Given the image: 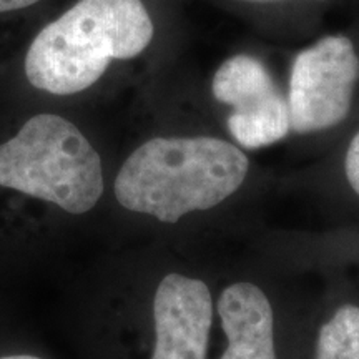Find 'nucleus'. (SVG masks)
Instances as JSON below:
<instances>
[{
	"label": "nucleus",
	"instance_id": "nucleus-8",
	"mask_svg": "<svg viewBox=\"0 0 359 359\" xmlns=\"http://www.w3.org/2000/svg\"><path fill=\"white\" fill-rule=\"evenodd\" d=\"M314 359H359L358 304H341L321 326Z\"/></svg>",
	"mask_w": 359,
	"mask_h": 359
},
{
	"label": "nucleus",
	"instance_id": "nucleus-11",
	"mask_svg": "<svg viewBox=\"0 0 359 359\" xmlns=\"http://www.w3.org/2000/svg\"><path fill=\"white\" fill-rule=\"evenodd\" d=\"M0 359H43V358L32 356V354H11V356H2Z\"/></svg>",
	"mask_w": 359,
	"mask_h": 359
},
{
	"label": "nucleus",
	"instance_id": "nucleus-10",
	"mask_svg": "<svg viewBox=\"0 0 359 359\" xmlns=\"http://www.w3.org/2000/svg\"><path fill=\"white\" fill-rule=\"evenodd\" d=\"M37 2H40V0H0V13L20 11V8H27Z\"/></svg>",
	"mask_w": 359,
	"mask_h": 359
},
{
	"label": "nucleus",
	"instance_id": "nucleus-9",
	"mask_svg": "<svg viewBox=\"0 0 359 359\" xmlns=\"http://www.w3.org/2000/svg\"><path fill=\"white\" fill-rule=\"evenodd\" d=\"M343 168L349 188H351L354 195L359 198V130L351 138V142H349L346 148Z\"/></svg>",
	"mask_w": 359,
	"mask_h": 359
},
{
	"label": "nucleus",
	"instance_id": "nucleus-3",
	"mask_svg": "<svg viewBox=\"0 0 359 359\" xmlns=\"http://www.w3.org/2000/svg\"><path fill=\"white\" fill-rule=\"evenodd\" d=\"M0 187L83 215L100 201L105 180L87 137L64 116L40 114L0 143Z\"/></svg>",
	"mask_w": 359,
	"mask_h": 359
},
{
	"label": "nucleus",
	"instance_id": "nucleus-6",
	"mask_svg": "<svg viewBox=\"0 0 359 359\" xmlns=\"http://www.w3.org/2000/svg\"><path fill=\"white\" fill-rule=\"evenodd\" d=\"M155 348L151 359H206L213 298L205 281L170 273L154 298Z\"/></svg>",
	"mask_w": 359,
	"mask_h": 359
},
{
	"label": "nucleus",
	"instance_id": "nucleus-12",
	"mask_svg": "<svg viewBox=\"0 0 359 359\" xmlns=\"http://www.w3.org/2000/svg\"><path fill=\"white\" fill-rule=\"evenodd\" d=\"M248 2H273V0H248Z\"/></svg>",
	"mask_w": 359,
	"mask_h": 359
},
{
	"label": "nucleus",
	"instance_id": "nucleus-4",
	"mask_svg": "<svg viewBox=\"0 0 359 359\" xmlns=\"http://www.w3.org/2000/svg\"><path fill=\"white\" fill-rule=\"evenodd\" d=\"M359 55L351 39L327 35L296 55L290 75L291 130L314 133L338 127L353 109Z\"/></svg>",
	"mask_w": 359,
	"mask_h": 359
},
{
	"label": "nucleus",
	"instance_id": "nucleus-2",
	"mask_svg": "<svg viewBox=\"0 0 359 359\" xmlns=\"http://www.w3.org/2000/svg\"><path fill=\"white\" fill-rule=\"evenodd\" d=\"M151 39L142 0H79L30 43L27 80L53 95H74L97 83L111 60L140 55Z\"/></svg>",
	"mask_w": 359,
	"mask_h": 359
},
{
	"label": "nucleus",
	"instance_id": "nucleus-7",
	"mask_svg": "<svg viewBox=\"0 0 359 359\" xmlns=\"http://www.w3.org/2000/svg\"><path fill=\"white\" fill-rule=\"evenodd\" d=\"M218 314L228 348L219 359H276L273 308L262 288L238 281L223 290Z\"/></svg>",
	"mask_w": 359,
	"mask_h": 359
},
{
	"label": "nucleus",
	"instance_id": "nucleus-1",
	"mask_svg": "<svg viewBox=\"0 0 359 359\" xmlns=\"http://www.w3.org/2000/svg\"><path fill=\"white\" fill-rule=\"evenodd\" d=\"M248 170V156L222 138L156 137L123 161L114 191L128 212L177 223L230 198Z\"/></svg>",
	"mask_w": 359,
	"mask_h": 359
},
{
	"label": "nucleus",
	"instance_id": "nucleus-5",
	"mask_svg": "<svg viewBox=\"0 0 359 359\" xmlns=\"http://www.w3.org/2000/svg\"><path fill=\"white\" fill-rule=\"evenodd\" d=\"M212 90L219 103L233 109L228 130L240 147L257 150L290 133L288 102L258 58L240 53L224 60L215 74Z\"/></svg>",
	"mask_w": 359,
	"mask_h": 359
}]
</instances>
